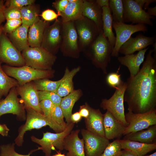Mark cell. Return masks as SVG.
<instances>
[{
  "label": "cell",
  "instance_id": "6da1fadb",
  "mask_svg": "<svg viewBox=\"0 0 156 156\" xmlns=\"http://www.w3.org/2000/svg\"><path fill=\"white\" fill-rule=\"evenodd\" d=\"M149 50L141 68L126 82L124 101L128 111L142 113L156 109V58Z\"/></svg>",
  "mask_w": 156,
  "mask_h": 156
},
{
  "label": "cell",
  "instance_id": "7a4b0ae2",
  "mask_svg": "<svg viewBox=\"0 0 156 156\" xmlns=\"http://www.w3.org/2000/svg\"><path fill=\"white\" fill-rule=\"evenodd\" d=\"M25 109L27 112L26 121L18 129V135L14 140L15 144L17 146L22 145L24 135L28 131L39 129L47 125L56 133L62 132L65 129L53 119L45 116L43 114L31 108L26 107Z\"/></svg>",
  "mask_w": 156,
  "mask_h": 156
},
{
  "label": "cell",
  "instance_id": "3957f363",
  "mask_svg": "<svg viewBox=\"0 0 156 156\" xmlns=\"http://www.w3.org/2000/svg\"><path fill=\"white\" fill-rule=\"evenodd\" d=\"M113 48L102 31L88 49L93 64L101 68L105 74L107 73V67L111 60Z\"/></svg>",
  "mask_w": 156,
  "mask_h": 156
},
{
  "label": "cell",
  "instance_id": "277c9868",
  "mask_svg": "<svg viewBox=\"0 0 156 156\" xmlns=\"http://www.w3.org/2000/svg\"><path fill=\"white\" fill-rule=\"evenodd\" d=\"M2 67L7 75L18 81L19 86L36 80L51 78L54 73L52 70L35 69L26 65L17 67L3 65Z\"/></svg>",
  "mask_w": 156,
  "mask_h": 156
},
{
  "label": "cell",
  "instance_id": "5b68a950",
  "mask_svg": "<svg viewBox=\"0 0 156 156\" xmlns=\"http://www.w3.org/2000/svg\"><path fill=\"white\" fill-rule=\"evenodd\" d=\"M25 65L41 70H51L56 57L41 47H29L22 52Z\"/></svg>",
  "mask_w": 156,
  "mask_h": 156
},
{
  "label": "cell",
  "instance_id": "8992f818",
  "mask_svg": "<svg viewBox=\"0 0 156 156\" xmlns=\"http://www.w3.org/2000/svg\"><path fill=\"white\" fill-rule=\"evenodd\" d=\"M67 124L66 129L62 132L56 133H43L41 139L38 138L34 136L31 137L33 142L41 146V150L44 153L45 156H51V151L55 149V147L60 151L64 149V140L72 131L74 125V123L72 122Z\"/></svg>",
  "mask_w": 156,
  "mask_h": 156
},
{
  "label": "cell",
  "instance_id": "52a82bcc",
  "mask_svg": "<svg viewBox=\"0 0 156 156\" xmlns=\"http://www.w3.org/2000/svg\"><path fill=\"white\" fill-rule=\"evenodd\" d=\"M126 87V82L123 81L116 88L108 99L102 100L100 106L103 109L110 112L118 120L126 127L128 125L125 116L124 105V94Z\"/></svg>",
  "mask_w": 156,
  "mask_h": 156
},
{
  "label": "cell",
  "instance_id": "ba28073f",
  "mask_svg": "<svg viewBox=\"0 0 156 156\" xmlns=\"http://www.w3.org/2000/svg\"><path fill=\"white\" fill-rule=\"evenodd\" d=\"M74 21L62 22L60 49L64 55L76 58L79 56L80 50Z\"/></svg>",
  "mask_w": 156,
  "mask_h": 156
},
{
  "label": "cell",
  "instance_id": "9c48e42d",
  "mask_svg": "<svg viewBox=\"0 0 156 156\" xmlns=\"http://www.w3.org/2000/svg\"><path fill=\"white\" fill-rule=\"evenodd\" d=\"M74 23L80 50L88 49L102 31L100 30L93 21L84 16Z\"/></svg>",
  "mask_w": 156,
  "mask_h": 156
},
{
  "label": "cell",
  "instance_id": "30bf717a",
  "mask_svg": "<svg viewBox=\"0 0 156 156\" xmlns=\"http://www.w3.org/2000/svg\"><path fill=\"white\" fill-rule=\"evenodd\" d=\"M125 118L128 125L123 135L146 129L156 125V109L142 113L129 112L125 113Z\"/></svg>",
  "mask_w": 156,
  "mask_h": 156
},
{
  "label": "cell",
  "instance_id": "8fae6325",
  "mask_svg": "<svg viewBox=\"0 0 156 156\" xmlns=\"http://www.w3.org/2000/svg\"><path fill=\"white\" fill-rule=\"evenodd\" d=\"M112 27L116 33V42L111 56L118 57L119 50L122 45L135 33L138 31L145 32L148 31L146 25L137 24H128L124 23L113 21Z\"/></svg>",
  "mask_w": 156,
  "mask_h": 156
},
{
  "label": "cell",
  "instance_id": "7c38bea8",
  "mask_svg": "<svg viewBox=\"0 0 156 156\" xmlns=\"http://www.w3.org/2000/svg\"><path fill=\"white\" fill-rule=\"evenodd\" d=\"M0 62L17 67L25 65L22 53L13 44L7 35L3 32L0 37Z\"/></svg>",
  "mask_w": 156,
  "mask_h": 156
},
{
  "label": "cell",
  "instance_id": "4fadbf2b",
  "mask_svg": "<svg viewBox=\"0 0 156 156\" xmlns=\"http://www.w3.org/2000/svg\"><path fill=\"white\" fill-rule=\"evenodd\" d=\"M122 2L125 22L153 25L151 19L154 17L149 15L135 0H122Z\"/></svg>",
  "mask_w": 156,
  "mask_h": 156
},
{
  "label": "cell",
  "instance_id": "5bb4252c",
  "mask_svg": "<svg viewBox=\"0 0 156 156\" xmlns=\"http://www.w3.org/2000/svg\"><path fill=\"white\" fill-rule=\"evenodd\" d=\"M62 22L60 18L55 20L44 30L41 47L55 55L60 49L62 41Z\"/></svg>",
  "mask_w": 156,
  "mask_h": 156
},
{
  "label": "cell",
  "instance_id": "9a60e30c",
  "mask_svg": "<svg viewBox=\"0 0 156 156\" xmlns=\"http://www.w3.org/2000/svg\"><path fill=\"white\" fill-rule=\"evenodd\" d=\"M18 95L16 87H14L10 90L4 99H0V117L5 114H12L21 120L25 119L24 105Z\"/></svg>",
  "mask_w": 156,
  "mask_h": 156
},
{
  "label": "cell",
  "instance_id": "2e32d148",
  "mask_svg": "<svg viewBox=\"0 0 156 156\" xmlns=\"http://www.w3.org/2000/svg\"><path fill=\"white\" fill-rule=\"evenodd\" d=\"M81 132L84 141L85 156H100L110 142L109 140L87 129H82Z\"/></svg>",
  "mask_w": 156,
  "mask_h": 156
},
{
  "label": "cell",
  "instance_id": "e0dca14e",
  "mask_svg": "<svg viewBox=\"0 0 156 156\" xmlns=\"http://www.w3.org/2000/svg\"><path fill=\"white\" fill-rule=\"evenodd\" d=\"M25 108H31L43 114L40 105L38 92L33 81L16 87Z\"/></svg>",
  "mask_w": 156,
  "mask_h": 156
},
{
  "label": "cell",
  "instance_id": "ac0fdd59",
  "mask_svg": "<svg viewBox=\"0 0 156 156\" xmlns=\"http://www.w3.org/2000/svg\"><path fill=\"white\" fill-rule=\"evenodd\" d=\"M155 40V36H146L141 34L135 37H131L121 47L119 53L125 55L134 54L136 51H141L152 45Z\"/></svg>",
  "mask_w": 156,
  "mask_h": 156
},
{
  "label": "cell",
  "instance_id": "d6986e66",
  "mask_svg": "<svg viewBox=\"0 0 156 156\" xmlns=\"http://www.w3.org/2000/svg\"><path fill=\"white\" fill-rule=\"evenodd\" d=\"M105 137L108 140L120 139L123 135L126 127L108 111L103 114Z\"/></svg>",
  "mask_w": 156,
  "mask_h": 156
},
{
  "label": "cell",
  "instance_id": "ffe728a7",
  "mask_svg": "<svg viewBox=\"0 0 156 156\" xmlns=\"http://www.w3.org/2000/svg\"><path fill=\"white\" fill-rule=\"evenodd\" d=\"M79 129L72 131L64 139V149L68 151L66 156H85L84 141L78 136Z\"/></svg>",
  "mask_w": 156,
  "mask_h": 156
},
{
  "label": "cell",
  "instance_id": "44dd1931",
  "mask_svg": "<svg viewBox=\"0 0 156 156\" xmlns=\"http://www.w3.org/2000/svg\"><path fill=\"white\" fill-rule=\"evenodd\" d=\"M148 47L139 51L137 53L118 57V60L120 64L127 68L130 73V76H135L138 72L140 66L143 62L145 53Z\"/></svg>",
  "mask_w": 156,
  "mask_h": 156
},
{
  "label": "cell",
  "instance_id": "7402d4cb",
  "mask_svg": "<svg viewBox=\"0 0 156 156\" xmlns=\"http://www.w3.org/2000/svg\"><path fill=\"white\" fill-rule=\"evenodd\" d=\"M82 14L93 21L100 31H103L102 9L96 0H83Z\"/></svg>",
  "mask_w": 156,
  "mask_h": 156
},
{
  "label": "cell",
  "instance_id": "603a6c76",
  "mask_svg": "<svg viewBox=\"0 0 156 156\" xmlns=\"http://www.w3.org/2000/svg\"><path fill=\"white\" fill-rule=\"evenodd\" d=\"M89 109V114L85 119L86 129L95 134L105 137L103 114L99 109H94L90 106Z\"/></svg>",
  "mask_w": 156,
  "mask_h": 156
},
{
  "label": "cell",
  "instance_id": "cb8c5ba5",
  "mask_svg": "<svg viewBox=\"0 0 156 156\" xmlns=\"http://www.w3.org/2000/svg\"><path fill=\"white\" fill-rule=\"evenodd\" d=\"M49 25V22L40 19L29 27L28 41L29 47H41L44 30Z\"/></svg>",
  "mask_w": 156,
  "mask_h": 156
},
{
  "label": "cell",
  "instance_id": "d4e9b609",
  "mask_svg": "<svg viewBox=\"0 0 156 156\" xmlns=\"http://www.w3.org/2000/svg\"><path fill=\"white\" fill-rule=\"evenodd\" d=\"M29 28L22 24L12 33L6 34L13 44L21 52L29 47L28 41Z\"/></svg>",
  "mask_w": 156,
  "mask_h": 156
},
{
  "label": "cell",
  "instance_id": "484cf974",
  "mask_svg": "<svg viewBox=\"0 0 156 156\" xmlns=\"http://www.w3.org/2000/svg\"><path fill=\"white\" fill-rule=\"evenodd\" d=\"M68 4L60 16L62 22L75 21L83 17L82 6L83 0H68Z\"/></svg>",
  "mask_w": 156,
  "mask_h": 156
},
{
  "label": "cell",
  "instance_id": "4316f807",
  "mask_svg": "<svg viewBox=\"0 0 156 156\" xmlns=\"http://www.w3.org/2000/svg\"><path fill=\"white\" fill-rule=\"evenodd\" d=\"M122 149L130 151L137 156H143L156 149V143L148 144L127 140H120Z\"/></svg>",
  "mask_w": 156,
  "mask_h": 156
},
{
  "label": "cell",
  "instance_id": "83f0119b",
  "mask_svg": "<svg viewBox=\"0 0 156 156\" xmlns=\"http://www.w3.org/2000/svg\"><path fill=\"white\" fill-rule=\"evenodd\" d=\"M123 139L151 144L156 143V125L124 135Z\"/></svg>",
  "mask_w": 156,
  "mask_h": 156
},
{
  "label": "cell",
  "instance_id": "f1b7e54d",
  "mask_svg": "<svg viewBox=\"0 0 156 156\" xmlns=\"http://www.w3.org/2000/svg\"><path fill=\"white\" fill-rule=\"evenodd\" d=\"M80 69V67H78L70 71L66 68L57 91V93L61 97L67 96L74 90L73 78Z\"/></svg>",
  "mask_w": 156,
  "mask_h": 156
},
{
  "label": "cell",
  "instance_id": "f546056e",
  "mask_svg": "<svg viewBox=\"0 0 156 156\" xmlns=\"http://www.w3.org/2000/svg\"><path fill=\"white\" fill-rule=\"evenodd\" d=\"M81 95L80 90H75L62 99L60 106L67 123L71 122L70 117L73 107L80 97Z\"/></svg>",
  "mask_w": 156,
  "mask_h": 156
},
{
  "label": "cell",
  "instance_id": "4dcf8cb0",
  "mask_svg": "<svg viewBox=\"0 0 156 156\" xmlns=\"http://www.w3.org/2000/svg\"><path fill=\"white\" fill-rule=\"evenodd\" d=\"M102 9L103 34L107 38L112 46L114 47L116 42V37L112 30L113 20L112 13L109 7H103Z\"/></svg>",
  "mask_w": 156,
  "mask_h": 156
},
{
  "label": "cell",
  "instance_id": "1f68e13d",
  "mask_svg": "<svg viewBox=\"0 0 156 156\" xmlns=\"http://www.w3.org/2000/svg\"><path fill=\"white\" fill-rule=\"evenodd\" d=\"M20 10L22 24L29 27L40 19L39 8L34 4L24 6Z\"/></svg>",
  "mask_w": 156,
  "mask_h": 156
},
{
  "label": "cell",
  "instance_id": "d6a6232c",
  "mask_svg": "<svg viewBox=\"0 0 156 156\" xmlns=\"http://www.w3.org/2000/svg\"><path fill=\"white\" fill-rule=\"evenodd\" d=\"M0 62V99L3 96H6L10 90L19 86L18 81L10 77L3 70Z\"/></svg>",
  "mask_w": 156,
  "mask_h": 156
},
{
  "label": "cell",
  "instance_id": "836d02e7",
  "mask_svg": "<svg viewBox=\"0 0 156 156\" xmlns=\"http://www.w3.org/2000/svg\"><path fill=\"white\" fill-rule=\"evenodd\" d=\"M61 81V79L57 81H52L45 78L36 80L33 82L38 91L57 92Z\"/></svg>",
  "mask_w": 156,
  "mask_h": 156
},
{
  "label": "cell",
  "instance_id": "e575fe53",
  "mask_svg": "<svg viewBox=\"0 0 156 156\" xmlns=\"http://www.w3.org/2000/svg\"><path fill=\"white\" fill-rule=\"evenodd\" d=\"M109 7L111 13H112V16L113 21L125 23L122 0H109Z\"/></svg>",
  "mask_w": 156,
  "mask_h": 156
},
{
  "label": "cell",
  "instance_id": "d590c367",
  "mask_svg": "<svg viewBox=\"0 0 156 156\" xmlns=\"http://www.w3.org/2000/svg\"><path fill=\"white\" fill-rule=\"evenodd\" d=\"M120 140L109 142L100 156H119L122 149Z\"/></svg>",
  "mask_w": 156,
  "mask_h": 156
},
{
  "label": "cell",
  "instance_id": "8d00e7d4",
  "mask_svg": "<svg viewBox=\"0 0 156 156\" xmlns=\"http://www.w3.org/2000/svg\"><path fill=\"white\" fill-rule=\"evenodd\" d=\"M15 143L3 144L0 146V155L1 156H30L32 153L36 151L41 149L40 147L37 149L31 151L28 154L22 155L16 152L14 149Z\"/></svg>",
  "mask_w": 156,
  "mask_h": 156
},
{
  "label": "cell",
  "instance_id": "74e56055",
  "mask_svg": "<svg viewBox=\"0 0 156 156\" xmlns=\"http://www.w3.org/2000/svg\"><path fill=\"white\" fill-rule=\"evenodd\" d=\"M38 94L40 101L44 99H47L55 105H60L62 98L57 92L38 91Z\"/></svg>",
  "mask_w": 156,
  "mask_h": 156
},
{
  "label": "cell",
  "instance_id": "f35d334b",
  "mask_svg": "<svg viewBox=\"0 0 156 156\" xmlns=\"http://www.w3.org/2000/svg\"><path fill=\"white\" fill-rule=\"evenodd\" d=\"M119 68L116 72L109 73L106 77V81L108 85L115 89L123 81L121 79V75L119 74Z\"/></svg>",
  "mask_w": 156,
  "mask_h": 156
},
{
  "label": "cell",
  "instance_id": "ab89813d",
  "mask_svg": "<svg viewBox=\"0 0 156 156\" xmlns=\"http://www.w3.org/2000/svg\"><path fill=\"white\" fill-rule=\"evenodd\" d=\"M63 114L60 105H55L52 112L51 118L57 123L66 129L67 124L64 120Z\"/></svg>",
  "mask_w": 156,
  "mask_h": 156
},
{
  "label": "cell",
  "instance_id": "60d3db41",
  "mask_svg": "<svg viewBox=\"0 0 156 156\" xmlns=\"http://www.w3.org/2000/svg\"><path fill=\"white\" fill-rule=\"evenodd\" d=\"M6 21L3 27V33L6 34L12 33L22 24L21 19H10Z\"/></svg>",
  "mask_w": 156,
  "mask_h": 156
},
{
  "label": "cell",
  "instance_id": "b9f144b4",
  "mask_svg": "<svg viewBox=\"0 0 156 156\" xmlns=\"http://www.w3.org/2000/svg\"><path fill=\"white\" fill-rule=\"evenodd\" d=\"M35 0H8L4 3L5 7H13L19 9L29 5L34 4Z\"/></svg>",
  "mask_w": 156,
  "mask_h": 156
},
{
  "label": "cell",
  "instance_id": "7bdbcfd3",
  "mask_svg": "<svg viewBox=\"0 0 156 156\" xmlns=\"http://www.w3.org/2000/svg\"><path fill=\"white\" fill-rule=\"evenodd\" d=\"M55 105L52 102L47 99H44L40 101V107L43 114L49 118L52 119V114Z\"/></svg>",
  "mask_w": 156,
  "mask_h": 156
},
{
  "label": "cell",
  "instance_id": "ee69618b",
  "mask_svg": "<svg viewBox=\"0 0 156 156\" xmlns=\"http://www.w3.org/2000/svg\"><path fill=\"white\" fill-rule=\"evenodd\" d=\"M4 14L6 20L10 19L21 20V15L20 9L15 8L5 7Z\"/></svg>",
  "mask_w": 156,
  "mask_h": 156
},
{
  "label": "cell",
  "instance_id": "f6af8a7d",
  "mask_svg": "<svg viewBox=\"0 0 156 156\" xmlns=\"http://www.w3.org/2000/svg\"><path fill=\"white\" fill-rule=\"evenodd\" d=\"M41 16L42 20L47 22L56 20L59 16L54 11L50 9H47L43 11Z\"/></svg>",
  "mask_w": 156,
  "mask_h": 156
},
{
  "label": "cell",
  "instance_id": "bcb514c9",
  "mask_svg": "<svg viewBox=\"0 0 156 156\" xmlns=\"http://www.w3.org/2000/svg\"><path fill=\"white\" fill-rule=\"evenodd\" d=\"M68 2V0H57L53 3L52 6L56 10L59 16L64 10Z\"/></svg>",
  "mask_w": 156,
  "mask_h": 156
},
{
  "label": "cell",
  "instance_id": "7dc6e473",
  "mask_svg": "<svg viewBox=\"0 0 156 156\" xmlns=\"http://www.w3.org/2000/svg\"><path fill=\"white\" fill-rule=\"evenodd\" d=\"M89 105L87 103L85 105L81 106L79 112L82 117L85 118H87L89 116L90 113Z\"/></svg>",
  "mask_w": 156,
  "mask_h": 156
},
{
  "label": "cell",
  "instance_id": "c3c4849f",
  "mask_svg": "<svg viewBox=\"0 0 156 156\" xmlns=\"http://www.w3.org/2000/svg\"><path fill=\"white\" fill-rule=\"evenodd\" d=\"M5 1L3 0H0V26L2 23L6 20L4 14L5 9L4 3Z\"/></svg>",
  "mask_w": 156,
  "mask_h": 156
},
{
  "label": "cell",
  "instance_id": "681fc988",
  "mask_svg": "<svg viewBox=\"0 0 156 156\" xmlns=\"http://www.w3.org/2000/svg\"><path fill=\"white\" fill-rule=\"evenodd\" d=\"M82 117L78 112H77L73 114H72L70 117V120L72 122L75 123L79 122Z\"/></svg>",
  "mask_w": 156,
  "mask_h": 156
},
{
  "label": "cell",
  "instance_id": "f907efd6",
  "mask_svg": "<svg viewBox=\"0 0 156 156\" xmlns=\"http://www.w3.org/2000/svg\"><path fill=\"white\" fill-rule=\"evenodd\" d=\"M9 130L6 125L0 124V134L2 136H8Z\"/></svg>",
  "mask_w": 156,
  "mask_h": 156
},
{
  "label": "cell",
  "instance_id": "816d5d0a",
  "mask_svg": "<svg viewBox=\"0 0 156 156\" xmlns=\"http://www.w3.org/2000/svg\"><path fill=\"white\" fill-rule=\"evenodd\" d=\"M96 1L97 4L102 8L103 7H109V0H96Z\"/></svg>",
  "mask_w": 156,
  "mask_h": 156
},
{
  "label": "cell",
  "instance_id": "f5cc1de1",
  "mask_svg": "<svg viewBox=\"0 0 156 156\" xmlns=\"http://www.w3.org/2000/svg\"><path fill=\"white\" fill-rule=\"evenodd\" d=\"M119 156H137L132 152L126 150H122Z\"/></svg>",
  "mask_w": 156,
  "mask_h": 156
},
{
  "label": "cell",
  "instance_id": "db71d44e",
  "mask_svg": "<svg viewBox=\"0 0 156 156\" xmlns=\"http://www.w3.org/2000/svg\"><path fill=\"white\" fill-rule=\"evenodd\" d=\"M146 12L150 16H156V6L153 7H148L147 9Z\"/></svg>",
  "mask_w": 156,
  "mask_h": 156
},
{
  "label": "cell",
  "instance_id": "11a10c76",
  "mask_svg": "<svg viewBox=\"0 0 156 156\" xmlns=\"http://www.w3.org/2000/svg\"><path fill=\"white\" fill-rule=\"evenodd\" d=\"M155 0H146V2L143 7V9L145 10L149 7L148 6L151 3L156 1Z\"/></svg>",
  "mask_w": 156,
  "mask_h": 156
},
{
  "label": "cell",
  "instance_id": "9f6ffc18",
  "mask_svg": "<svg viewBox=\"0 0 156 156\" xmlns=\"http://www.w3.org/2000/svg\"><path fill=\"white\" fill-rule=\"evenodd\" d=\"M52 156H66L64 154L61 153L60 152H57V153L52 155Z\"/></svg>",
  "mask_w": 156,
  "mask_h": 156
},
{
  "label": "cell",
  "instance_id": "6f0895ef",
  "mask_svg": "<svg viewBox=\"0 0 156 156\" xmlns=\"http://www.w3.org/2000/svg\"><path fill=\"white\" fill-rule=\"evenodd\" d=\"M3 26L2 25L0 26V37L3 32Z\"/></svg>",
  "mask_w": 156,
  "mask_h": 156
},
{
  "label": "cell",
  "instance_id": "680465c9",
  "mask_svg": "<svg viewBox=\"0 0 156 156\" xmlns=\"http://www.w3.org/2000/svg\"><path fill=\"white\" fill-rule=\"evenodd\" d=\"M143 156H156V152H155L154 153H153L151 154L150 155H145Z\"/></svg>",
  "mask_w": 156,
  "mask_h": 156
},
{
  "label": "cell",
  "instance_id": "91938a15",
  "mask_svg": "<svg viewBox=\"0 0 156 156\" xmlns=\"http://www.w3.org/2000/svg\"><path fill=\"white\" fill-rule=\"evenodd\" d=\"M0 156H1L0 155Z\"/></svg>",
  "mask_w": 156,
  "mask_h": 156
}]
</instances>
